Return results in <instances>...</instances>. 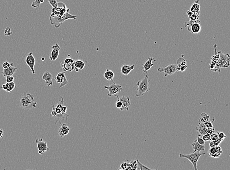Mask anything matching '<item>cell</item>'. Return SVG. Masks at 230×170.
Returning <instances> with one entry per match:
<instances>
[{"instance_id":"cell-1","label":"cell","mask_w":230,"mask_h":170,"mask_svg":"<svg viewBox=\"0 0 230 170\" xmlns=\"http://www.w3.org/2000/svg\"><path fill=\"white\" fill-rule=\"evenodd\" d=\"M69 11V9L67 7L64 3H58L57 7H53L52 9L51 14L50 17L52 25L55 26L56 28H58L65 21L70 19H76L77 16L72 15Z\"/></svg>"},{"instance_id":"cell-2","label":"cell","mask_w":230,"mask_h":170,"mask_svg":"<svg viewBox=\"0 0 230 170\" xmlns=\"http://www.w3.org/2000/svg\"><path fill=\"white\" fill-rule=\"evenodd\" d=\"M37 102L34 100V96L29 93L25 92L21 96L19 102V106L24 109H29L36 108Z\"/></svg>"},{"instance_id":"cell-3","label":"cell","mask_w":230,"mask_h":170,"mask_svg":"<svg viewBox=\"0 0 230 170\" xmlns=\"http://www.w3.org/2000/svg\"><path fill=\"white\" fill-rule=\"evenodd\" d=\"M148 74H147L145 77L142 79H140L137 82L136 85L137 88H136L137 93L135 95L136 97H141L144 95L146 92H148L150 90L149 86Z\"/></svg>"},{"instance_id":"cell-4","label":"cell","mask_w":230,"mask_h":170,"mask_svg":"<svg viewBox=\"0 0 230 170\" xmlns=\"http://www.w3.org/2000/svg\"><path fill=\"white\" fill-rule=\"evenodd\" d=\"M205 155V153H200L199 151H196V152H193L192 153L189 154V155H183L182 153H180L179 155V157H180V158H186L189 160L191 162V163L192 164L194 170H197V165L198 160L202 155Z\"/></svg>"},{"instance_id":"cell-5","label":"cell","mask_w":230,"mask_h":170,"mask_svg":"<svg viewBox=\"0 0 230 170\" xmlns=\"http://www.w3.org/2000/svg\"><path fill=\"white\" fill-rule=\"evenodd\" d=\"M110 81V85L109 86H104V88L109 91V93L107 94L108 97H111L113 96L117 97L118 99L119 98L118 94L123 90L122 86L119 84H116L113 80Z\"/></svg>"},{"instance_id":"cell-6","label":"cell","mask_w":230,"mask_h":170,"mask_svg":"<svg viewBox=\"0 0 230 170\" xmlns=\"http://www.w3.org/2000/svg\"><path fill=\"white\" fill-rule=\"evenodd\" d=\"M219 54V58L218 64L220 68H227L230 66V55L227 54H224L221 52H218Z\"/></svg>"},{"instance_id":"cell-7","label":"cell","mask_w":230,"mask_h":170,"mask_svg":"<svg viewBox=\"0 0 230 170\" xmlns=\"http://www.w3.org/2000/svg\"><path fill=\"white\" fill-rule=\"evenodd\" d=\"M76 60L71 58H67L60 64L63 72H72L74 70V63Z\"/></svg>"},{"instance_id":"cell-8","label":"cell","mask_w":230,"mask_h":170,"mask_svg":"<svg viewBox=\"0 0 230 170\" xmlns=\"http://www.w3.org/2000/svg\"><path fill=\"white\" fill-rule=\"evenodd\" d=\"M176 67L177 65L171 64L164 68H158V71L160 73H164V76L166 77L167 76H171L176 72Z\"/></svg>"},{"instance_id":"cell-9","label":"cell","mask_w":230,"mask_h":170,"mask_svg":"<svg viewBox=\"0 0 230 170\" xmlns=\"http://www.w3.org/2000/svg\"><path fill=\"white\" fill-rule=\"evenodd\" d=\"M36 141L37 144V149L38 150V153L40 155H43L46 151H49L47 143L46 142L43 141L42 138L36 139Z\"/></svg>"},{"instance_id":"cell-10","label":"cell","mask_w":230,"mask_h":170,"mask_svg":"<svg viewBox=\"0 0 230 170\" xmlns=\"http://www.w3.org/2000/svg\"><path fill=\"white\" fill-rule=\"evenodd\" d=\"M55 80L58 84H60L59 88H62L68 84V80L65 76V72H60L55 77Z\"/></svg>"},{"instance_id":"cell-11","label":"cell","mask_w":230,"mask_h":170,"mask_svg":"<svg viewBox=\"0 0 230 170\" xmlns=\"http://www.w3.org/2000/svg\"><path fill=\"white\" fill-rule=\"evenodd\" d=\"M26 63L27 66L31 69V71L33 74H36V71L34 70V66L36 64V59L34 58L32 52H30L27 54L25 59Z\"/></svg>"},{"instance_id":"cell-12","label":"cell","mask_w":230,"mask_h":170,"mask_svg":"<svg viewBox=\"0 0 230 170\" xmlns=\"http://www.w3.org/2000/svg\"><path fill=\"white\" fill-rule=\"evenodd\" d=\"M60 49L61 48L58 43L55 44L52 47V51L51 56H50V60L55 61L58 59Z\"/></svg>"},{"instance_id":"cell-13","label":"cell","mask_w":230,"mask_h":170,"mask_svg":"<svg viewBox=\"0 0 230 170\" xmlns=\"http://www.w3.org/2000/svg\"><path fill=\"white\" fill-rule=\"evenodd\" d=\"M17 68L14 66L13 63H10V66L7 69H3L2 74L4 77L13 76L17 71Z\"/></svg>"},{"instance_id":"cell-14","label":"cell","mask_w":230,"mask_h":170,"mask_svg":"<svg viewBox=\"0 0 230 170\" xmlns=\"http://www.w3.org/2000/svg\"><path fill=\"white\" fill-rule=\"evenodd\" d=\"M201 25L199 23H194L188 26V30L193 34H198L201 31Z\"/></svg>"},{"instance_id":"cell-15","label":"cell","mask_w":230,"mask_h":170,"mask_svg":"<svg viewBox=\"0 0 230 170\" xmlns=\"http://www.w3.org/2000/svg\"><path fill=\"white\" fill-rule=\"evenodd\" d=\"M156 61L157 60L152 58L151 56L149 57L148 58L147 61L145 62L144 64H142V71H143L144 73H147V72L150 70L151 68H152V66H153L154 64L152 63L153 61Z\"/></svg>"},{"instance_id":"cell-16","label":"cell","mask_w":230,"mask_h":170,"mask_svg":"<svg viewBox=\"0 0 230 170\" xmlns=\"http://www.w3.org/2000/svg\"><path fill=\"white\" fill-rule=\"evenodd\" d=\"M118 100H120L122 103V108L121 109V111L129 110V108L130 107L131 105V101H130V98L129 97H125L123 96L122 97H120L118 98Z\"/></svg>"},{"instance_id":"cell-17","label":"cell","mask_w":230,"mask_h":170,"mask_svg":"<svg viewBox=\"0 0 230 170\" xmlns=\"http://www.w3.org/2000/svg\"><path fill=\"white\" fill-rule=\"evenodd\" d=\"M60 124L61 125L60 129H58V135L60 137H63L64 136L68 135L70 131V128L65 124H62L60 122Z\"/></svg>"},{"instance_id":"cell-18","label":"cell","mask_w":230,"mask_h":170,"mask_svg":"<svg viewBox=\"0 0 230 170\" xmlns=\"http://www.w3.org/2000/svg\"><path fill=\"white\" fill-rule=\"evenodd\" d=\"M196 131L199 133V136H202L208 133V128L205 126L204 123L199 121V124L196 127Z\"/></svg>"},{"instance_id":"cell-19","label":"cell","mask_w":230,"mask_h":170,"mask_svg":"<svg viewBox=\"0 0 230 170\" xmlns=\"http://www.w3.org/2000/svg\"><path fill=\"white\" fill-rule=\"evenodd\" d=\"M42 79L46 82V84L47 86H51L53 85V82H52L53 76H52V75L51 74L49 73V72H45L43 74V75Z\"/></svg>"},{"instance_id":"cell-20","label":"cell","mask_w":230,"mask_h":170,"mask_svg":"<svg viewBox=\"0 0 230 170\" xmlns=\"http://www.w3.org/2000/svg\"><path fill=\"white\" fill-rule=\"evenodd\" d=\"M135 65H124L121 68V73L124 75H128L132 70L134 69Z\"/></svg>"},{"instance_id":"cell-21","label":"cell","mask_w":230,"mask_h":170,"mask_svg":"<svg viewBox=\"0 0 230 170\" xmlns=\"http://www.w3.org/2000/svg\"><path fill=\"white\" fill-rule=\"evenodd\" d=\"M189 10L192 13H199L200 11V5L199 3V0H196L192 4L190 7Z\"/></svg>"},{"instance_id":"cell-22","label":"cell","mask_w":230,"mask_h":170,"mask_svg":"<svg viewBox=\"0 0 230 170\" xmlns=\"http://www.w3.org/2000/svg\"><path fill=\"white\" fill-rule=\"evenodd\" d=\"M192 146L193 149L194 150L193 152L203 151H204L205 149L204 145H202L199 144V143H198L197 140H195L193 142V143L192 144Z\"/></svg>"},{"instance_id":"cell-23","label":"cell","mask_w":230,"mask_h":170,"mask_svg":"<svg viewBox=\"0 0 230 170\" xmlns=\"http://www.w3.org/2000/svg\"><path fill=\"white\" fill-rule=\"evenodd\" d=\"M85 67V64L82 60H75L74 63V69L77 72L80 70H82Z\"/></svg>"},{"instance_id":"cell-24","label":"cell","mask_w":230,"mask_h":170,"mask_svg":"<svg viewBox=\"0 0 230 170\" xmlns=\"http://www.w3.org/2000/svg\"><path fill=\"white\" fill-rule=\"evenodd\" d=\"M104 77L106 80H112L114 77V73L113 71L110 70L109 69H107L106 71L104 73Z\"/></svg>"},{"instance_id":"cell-25","label":"cell","mask_w":230,"mask_h":170,"mask_svg":"<svg viewBox=\"0 0 230 170\" xmlns=\"http://www.w3.org/2000/svg\"><path fill=\"white\" fill-rule=\"evenodd\" d=\"M210 69L211 71L213 72H218L219 73L220 72V68L218 63L215 62L214 61H211L210 65Z\"/></svg>"},{"instance_id":"cell-26","label":"cell","mask_w":230,"mask_h":170,"mask_svg":"<svg viewBox=\"0 0 230 170\" xmlns=\"http://www.w3.org/2000/svg\"><path fill=\"white\" fill-rule=\"evenodd\" d=\"M217 45L216 44L214 45V46H213L215 51V55L211 57V61H214L215 62L218 63V61H219V54L218 52H217Z\"/></svg>"},{"instance_id":"cell-27","label":"cell","mask_w":230,"mask_h":170,"mask_svg":"<svg viewBox=\"0 0 230 170\" xmlns=\"http://www.w3.org/2000/svg\"><path fill=\"white\" fill-rule=\"evenodd\" d=\"M201 122H205L210 121V116L206 113H202L201 114V118H200L199 120Z\"/></svg>"},{"instance_id":"cell-28","label":"cell","mask_w":230,"mask_h":170,"mask_svg":"<svg viewBox=\"0 0 230 170\" xmlns=\"http://www.w3.org/2000/svg\"><path fill=\"white\" fill-rule=\"evenodd\" d=\"M129 168H128V170H137V163L136 160L131 161L129 163Z\"/></svg>"},{"instance_id":"cell-29","label":"cell","mask_w":230,"mask_h":170,"mask_svg":"<svg viewBox=\"0 0 230 170\" xmlns=\"http://www.w3.org/2000/svg\"><path fill=\"white\" fill-rule=\"evenodd\" d=\"M137 163V166H138V168H137V170H152V169L150 168L149 167H147L145 165H143L141 163V162L138 160H136Z\"/></svg>"},{"instance_id":"cell-30","label":"cell","mask_w":230,"mask_h":170,"mask_svg":"<svg viewBox=\"0 0 230 170\" xmlns=\"http://www.w3.org/2000/svg\"><path fill=\"white\" fill-rule=\"evenodd\" d=\"M44 2V0H34V2L32 3V7L34 8H38L39 7L40 4Z\"/></svg>"},{"instance_id":"cell-31","label":"cell","mask_w":230,"mask_h":170,"mask_svg":"<svg viewBox=\"0 0 230 170\" xmlns=\"http://www.w3.org/2000/svg\"><path fill=\"white\" fill-rule=\"evenodd\" d=\"M177 65L179 66V67L186 65V60H184V58H179L177 61Z\"/></svg>"},{"instance_id":"cell-32","label":"cell","mask_w":230,"mask_h":170,"mask_svg":"<svg viewBox=\"0 0 230 170\" xmlns=\"http://www.w3.org/2000/svg\"><path fill=\"white\" fill-rule=\"evenodd\" d=\"M8 84H8V88H7V91H6L7 92H11L12 90H13L14 89L16 88L15 84L13 82H9Z\"/></svg>"},{"instance_id":"cell-33","label":"cell","mask_w":230,"mask_h":170,"mask_svg":"<svg viewBox=\"0 0 230 170\" xmlns=\"http://www.w3.org/2000/svg\"><path fill=\"white\" fill-rule=\"evenodd\" d=\"M217 136H218V138H219V139L221 140L222 141L227 137L226 135L223 133L217 132Z\"/></svg>"},{"instance_id":"cell-34","label":"cell","mask_w":230,"mask_h":170,"mask_svg":"<svg viewBox=\"0 0 230 170\" xmlns=\"http://www.w3.org/2000/svg\"><path fill=\"white\" fill-rule=\"evenodd\" d=\"M48 1L52 7H56L58 6V2L56 0H48Z\"/></svg>"},{"instance_id":"cell-35","label":"cell","mask_w":230,"mask_h":170,"mask_svg":"<svg viewBox=\"0 0 230 170\" xmlns=\"http://www.w3.org/2000/svg\"><path fill=\"white\" fill-rule=\"evenodd\" d=\"M4 33L5 36H9L11 35L12 33V31H11L10 27H7L5 30L4 31Z\"/></svg>"},{"instance_id":"cell-36","label":"cell","mask_w":230,"mask_h":170,"mask_svg":"<svg viewBox=\"0 0 230 170\" xmlns=\"http://www.w3.org/2000/svg\"><path fill=\"white\" fill-rule=\"evenodd\" d=\"M215 153H217L219 156L222 153V150L221 148L219 146L215 147Z\"/></svg>"},{"instance_id":"cell-37","label":"cell","mask_w":230,"mask_h":170,"mask_svg":"<svg viewBox=\"0 0 230 170\" xmlns=\"http://www.w3.org/2000/svg\"><path fill=\"white\" fill-rule=\"evenodd\" d=\"M202 139H203V140H204V141H210V140H211L210 135H208V133L203 135V136H202Z\"/></svg>"},{"instance_id":"cell-38","label":"cell","mask_w":230,"mask_h":170,"mask_svg":"<svg viewBox=\"0 0 230 170\" xmlns=\"http://www.w3.org/2000/svg\"><path fill=\"white\" fill-rule=\"evenodd\" d=\"M115 106H116V108H117L118 109H120L121 110L122 108V102H121L120 100L117 99V100L116 101Z\"/></svg>"},{"instance_id":"cell-39","label":"cell","mask_w":230,"mask_h":170,"mask_svg":"<svg viewBox=\"0 0 230 170\" xmlns=\"http://www.w3.org/2000/svg\"><path fill=\"white\" fill-rule=\"evenodd\" d=\"M5 78H6V82L7 83H9V82H13L14 80V78L12 76H7V77H5Z\"/></svg>"},{"instance_id":"cell-40","label":"cell","mask_w":230,"mask_h":170,"mask_svg":"<svg viewBox=\"0 0 230 170\" xmlns=\"http://www.w3.org/2000/svg\"><path fill=\"white\" fill-rule=\"evenodd\" d=\"M210 137H211V140H212V141H217L218 139V136L217 134H215L214 133L211 134L210 135Z\"/></svg>"},{"instance_id":"cell-41","label":"cell","mask_w":230,"mask_h":170,"mask_svg":"<svg viewBox=\"0 0 230 170\" xmlns=\"http://www.w3.org/2000/svg\"><path fill=\"white\" fill-rule=\"evenodd\" d=\"M215 153V147H213V148H210V149L209 151V156L210 157H212V155Z\"/></svg>"},{"instance_id":"cell-42","label":"cell","mask_w":230,"mask_h":170,"mask_svg":"<svg viewBox=\"0 0 230 170\" xmlns=\"http://www.w3.org/2000/svg\"><path fill=\"white\" fill-rule=\"evenodd\" d=\"M196 140H197V141L198 143L202 145H205V141H204L203 140L202 138H201V137H200V136H198L197 138V139Z\"/></svg>"},{"instance_id":"cell-43","label":"cell","mask_w":230,"mask_h":170,"mask_svg":"<svg viewBox=\"0 0 230 170\" xmlns=\"http://www.w3.org/2000/svg\"><path fill=\"white\" fill-rule=\"evenodd\" d=\"M129 163H126V162H124L122 164L120 165V168L119 169H122V170H126L127 167H128Z\"/></svg>"},{"instance_id":"cell-44","label":"cell","mask_w":230,"mask_h":170,"mask_svg":"<svg viewBox=\"0 0 230 170\" xmlns=\"http://www.w3.org/2000/svg\"><path fill=\"white\" fill-rule=\"evenodd\" d=\"M10 66V63L7 61H5L3 63V69H7Z\"/></svg>"},{"instance_id":"cell-45","label":"cell","mask_w":230,"mask_h":170,"mask_svg":"<svg viewBox=\"0 0 230 170\" xmlns=\"http://www.w3.org/2000/svg\"><path fill=\"white\" fill-rule=\"evenodd\" d=\"M204 124H205V126H206L208 128H213V124L210 121L205 122Z\"/></svg>"},{"instance_id":"cell-46","label":"cell","mask_w":230,"mask_h":170,"mask_svg":"<svg viewBox=\"0 0 230 170\" xmlns=\"http://www.w3.org/2000/svg\"><path fill=\"white\" fill-rule=\"evenodd\" d=\"M215 128H208V135H211V134H213V133H215Z\"/></svg>"},{"instance_id":"cell-47","label":"cell","mask_w":230,"mask_h":170,"mask_svg":"<svg viewBox=\"0 0 230 170\" xmlns=\"http://www.w3.org/2000/svg\"><path fill=\"white\" fill-rule=\"evenodd\" d=\"M8 84H9L7 82L5 83V84H3L2 86V89L4 90H5V91H7V89L8 88Z\"/></svg>"},{"instance_id":"cell-48","label":"cell","mask_w":230,"mask_h":170,"mask_svg":"<svg viewBox=\"0 0 230 170\" xmlns=\"http://www.w3.org/2000/svg\"><path fill=\"white\" fill-rule=\"evenodd\" d=\"M187 68H188V66L186 65H184V66H182L180 67V71L183 72L187 69Z\"/></svg>"},{"instance_id":"cell-49","label":"cell","mask_w":230,"mask_h":170,"mask_svg":"<svg viewBox=\"0 0 230 170\" xmlns=\"http://www.w3.org/2000/svg\"><path fill=\"white\" fill-rule=\"evenodd\" d=\"M61 110H62V112H63L64 113H66V112L67 111V107L64 106H62V108H61Z\"/></svg>"},{"instance_id":"cell-50","label":"cell","mask_w":230,"mask_h":170,"mask_svg":"<svg viewBox=\"0 0 230 170\" xmlns=\"http://www.w3.org/2000/svg\"><path fill=\"white\" fill-rule=\"evenodd\" d=\"M210 148H213V147H215V144H214V142L213 141H212L211 140V141L210 142Z\"/></svg>"},{"instance_id":"cell-51","label":"cell","mask_w":230,"mask_h":170,"mask_svg":"<svg viewBox=\"0 0 230 170\" xmlns=\"http://www.w3.org/2000/svg\"><path fill=\"white\" fill-rule=\"evenodd\" d=\"M3 135V131L0 129V138H2Z\"/></svg>"},{"instance_id":"cell-52","label":"cell","mask_w":230,"mask_h":170,"mask_svg":"<svg viewBox=\"0 0 230 170\" xmlns=\"http://www.w3.org/2000/svg\"><path fill=\"white\" fill-rule=\"evenodd\" d=\"M0 89H2V86H1V85H0Z\"/></svg>"}]
</instances>
